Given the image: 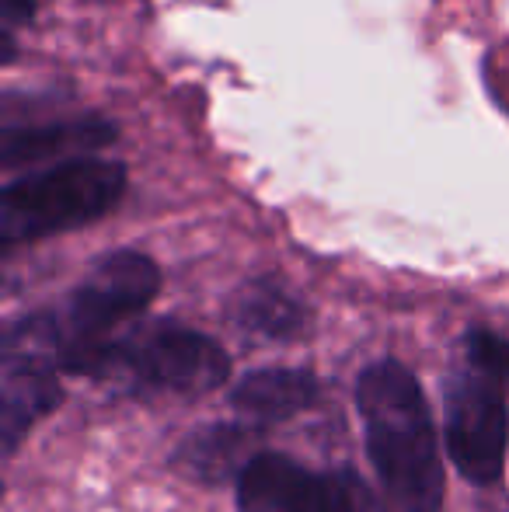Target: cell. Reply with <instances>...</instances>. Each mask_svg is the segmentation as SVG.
Here are the masks:
<instances>
[{"instance_id":"obj_9","label":"cell","mask_w":509,"mask_h":512,"mask_svg":"<svg viewBox=\"0 0 509 512\" xmlns=\"http://www.w3.org/2000/svg\"><path fill=\"white\" fill-rule=\"evenodd\" d=\"M318 398V380L307 370L293 366H269V370L248 373L231 394V405L248 418V422H283L304 411Z\"/></svg>"},{"instance_id":"obj_1","label":"cell","mask_w":509,"mask_h":512,"mask_svg":"<svg viewBox=\"0 0 509 512\" xmlns=\"http://www.w3.org/2000/svg\"><path fill=\"white\" fill-rule=\"evenodd\" d=\"M157 286L161 272L154 258L129 248L112 251L84 276L56 314H32L7 328L4 349L46 356L63 373H84L88 359L112 342L109 331L147 310Z\"/></svg>"},{"instance_id":"obj_12","label":"cell","mask_w":509,"mask_h":512,"mask_svg":"<svg viewBox=\"0 0 509 512\" xmlns=\"http://www.w3.org/2000/svg\"><path fill=\"white\" fill-rule=\"evenodd\" d=\"M464 356H468V366L478 370L482 377L496 380L503 391H509V342L503 335L489 328H475L464 338Z\"/></svg>"},{"instance_id":"obj_8","label":"cell","mask_w":509,"mask_h":512,"mask_svg":"<svg viewBox=\"0 0 509 512\" xmlns=\"http://www.w3.org/2000/svg\"><path fill=\"white\" fill-rule=\"evenodd\" d=\"M116 122L102 115L42 122V126H7L0 133V164L7 171L39 161H74L116 140Z\"/></svg>"},{"instance_id":"obj_2","label":"cell","mask_w":509,"mask_h":512,"mask_svg":"<svg viewBox=\"0 0 509 512\" xmlns=\"http://www.w3.org/2000/svg\"><path fill=\"white\" fill-rule=\"evenodd\" d=\"M367 450L401 512L443 509V464L419 380L394 359L367 366L356 384Z\"/></svg>"},{"instance_id":"obj_4","label":"cell","mask_w":509,"mask_h":512,"mask_svg":"<svg viewBox=\"0 0 509 512\" xmlns=\"http://www.w3.org/2000/svg\"><path fill=\"white\" fill-rule=\"evenodd\" d=\"M84 373L119 380L140 391L206 394L227 380L231 359L203 331L157 321L105 342L88 359Z\"/></svg>"},{"instance_id":"obj_5","label":"cell","mask_w":509,"mask_h":512,"mask_svg":"<svg viewBox=\"0 0 509 512\" xmlns=\"http://www.w3.org/2000/svg\"><path fill=\"white\" fill-rule=\"evenodd\" d=\"M241 512H387L377 492L349 467L307 471L283 453H258L238 474Z\"/></svg>"},{"instance_id":"obj_3","label":"cell","mask_w":509,"mask_h":512,"mask_svg":"<svg viewBox=\"0 0 509 512\" xmlns=\"http://www.w3.org/2000/svg\"><path fill=\"white\" fill-rule=\"evenodd\" d=\"M126 168L102 157H74L28 171L0 192V244L7 251L39 237L95 223L123 199Z\"/></svg>"},{"instance_id":"obj_10","label":"cell","mask_w":509,"mask_h":512,"mask_svg":"<svg viewBox=\"0 0 509 512\" xmlns=\"http://www.w3.org/2000/svg\"><path fill=\"white\" fill-rule=\"evenodd\" d=\"M231 321L258 338L283 342L304 331L307 310L279 279H252L231 297Z\"/></svg>"},{"instance_id":"obj_11","label":"cell","mask_w":509,"mask_h":512,"mask_svg":"<svg viewBox=\"0 0 509 512\" xmlns=\"http://www.w3.org/2000/svg\"><path fill=\"white\" fill-rule=\"evenodd\" d=\"M252 443V432L238 425H206L196 429L182 446L175 450V464L185 474L203 481H220L238 467L241 453Z\"/></svg>"},{"instance_id":"obj_6","label":"cell","mask_w":509,"mask_h":512,"mask_svg":"<svg viewBox=\"0 0 509 512\" xmlns=\"http://www.w3.org/2000/svg\"><path fill=\"white\" fill-rule=\"evenodd\" d=\"M503 387L478 370H457L447 384V450L457 471L475 485H492L503 474L509 411Z\"/></svg>"},{"instance_id":"obj_13","label":"cell","mask_w":509,"mask_h":512,"mask_svg":"<svg viewBox=\"0 0 509 512\" xmlns=\"http://www.w3.org/2000/svg\"><path fill=\"white\" fill-rule=\"evenodd\" d=\"M0 14H4V28L32 25L35 0H0Z\"/></svg>"},{"instance_id":"obj_7","label":"cell","mask_w":509,"mask_h":512,"mask_svg":"<svg viewBox=\"0 0 509 512\" xmlns=\"http://www.w3.org/2000/svg\"><path fill=\"white\" fill-rule=\"evenodd\" d=\"M56 366L32 352H7L0 366V436L4 453H14L25 432L60 405L63 391Z\"/></svg>"}]
</instances>
